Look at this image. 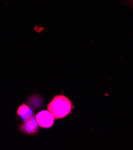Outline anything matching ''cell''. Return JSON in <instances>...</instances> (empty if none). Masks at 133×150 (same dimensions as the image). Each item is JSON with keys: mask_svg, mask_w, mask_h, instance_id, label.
Here are the masks:
<instances>
[{"mask_svg": "<svg viewBox=\"0 0 133 150\" xmlns=\"http://www.w3.org/2000/svg\"><path fill=\"white\" fill-rule=\"evenodd\" d=\"M72 104L70 100L64 95L56 96L48 106V110L55 119L62 118L70 114Z\"/></svg>", "mask_w": 133, "mask_h": 150, "instance_id": "cell-1", "label": "cell"}, {"mask_svg": "<svg viewBox=\"0 0 133 150\" xmlns=\"http://www.w3.org/2000/svg\"><path fill=\"white\" fill-rule=\"evenodd\" d=\"M36 120L38 125L44 128H49L52 126L55 118L49 111H42L36 115Z\"/></svg>", "mask_w": 133, "mask_h": 150, "instance_id": "cell-2", "label": "cell"}, {"mask_svg": "<svg viewBox=\"0 0 133 150\" xmlns=\"http://www.w3.org/2000/svg\"><path fill=\"white\" fill-rule=\"evenodd\" d=\"M17 114L18 115H20L22 117L23 120H25L28 117L33 115L32 110L25 103H23L18 108Z\"/></svg>", "mask_w": 133, "mask_h": 150, "instance_id": "cell-4", "label": "cell"}, {"mask_svg": "<svg viewBox=\"0 0 133 150\" xmlns=\"http://www.w3.org/2000/svg\"><path fill=\"white\" fill-rule=\"evenodd\" d=\"M21 130L27 134H34L37 132L38 123L33 115L25 120Z\"/></svg>", "mask_w": 133, "mask_h": 150, "instance_id": "cell-3", "label": "cell"}]
</instances>
